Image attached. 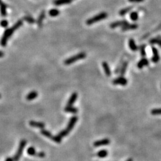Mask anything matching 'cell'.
<instances>
[{"label":"cell","instance_id":"cell-6","mask_svg":"<svg viewBox=\"0 0 161 161\" xmlns=\"http://www.w3.org/2000/svg\"><path fill=\"white\" fill-rule=\"evenodd\" d=\"M113 84L114 85H121L125 86L128 83V80L125 78L123 77H120L118 78L113 80L112 81Z\"/></svg>","mask_w":161,"mask_h":161},{"label":"cell","instance_id":"cell-21","mask_svg":"<svg viewBox=\"0 0 161 161\" xmlns=\"http://www.w3.org/2000/svg\"><path fill=\"white\" fill-rule=\"evenodd\" d=\"M107 155H108V152H107L106 150H101L98 152V153H97V156L100 158H104L106 157Z\"/></svg>","mask_w":161,"mask_h":161},{"label":"cell","instance_id":"cell-30","mask_svg":"<svg viewBox=\"0 0 161 161\" xmlns=\"http://www.w3.org/2000/svg\"><path fill=\"white\" fill-rule=\"evenodd\" d=\"M151 114L153 115H161V108L152 109L151 111Z\"/></svg>","mask_w":161,"mask_h":161},{"label":"cell","instance_id":"cell-29","mask_svg":"<svg viewBox=\"0 0 161 161\" xmlns=\"http://www.w3.org/2000/svg\"><path fill=\"white\" fill-rule=\"evenodd\" d=\"M130 18L132 21H136L138 19V14L137 12H134L131 13Z\"/></svg>","mask_w":161,"mask_h":161},{"label":"cell","instance_id":"cell-14","mask_svg":"<svg viewBox=\"0 0 161 161\" xmlns=\"http://www.w3.org/2000/svg\"><path fill=\"white\" fill-rule=\"evenodd\" d=\"M102 66L103 67V69L104 70V72H105L106 75L107 76V77H111V69H110L109 66V64H107L106 62H103L102 63Z\"/></svg>","mask_w":161,"mask_h":161},{"label":"cell","instance_id":"cell-35","mask_svg":"<svg viewBox=\"0 0 161 161\" xmlns=\"http://www.w3.org/2000/svg\"><path fill=\"white\" fill-rule=\"evenodd\" d=\"M5 161H14V159L13 158H7L6 159V160Z\"/></svg>","mask_w":161,"mask_h":161},{"label":"cell","instance_id":"cell-8","mask_svg":"<svg viewBox=\"0 0 161 161\" xmlns=\"http://www.w3.org/2000/svg\"><path fill=\"white\" fill-rule=\"evenodd\" d=\"M111 143V140L108 138H104V139L96 141L94 143V146L98 147L101 146H105V145H109Z\"/></svg>","mask_w":161,"mask_h":161},{"label":"cell","instance_id":"cell-1","mask_svg":"<svg viewBox=\"0 0 161 161\" xmlns=\"http://www.w3.org/2000/svg\"><path fill=\"white\" fill-rule=\"evenodd\" d=\"M22 25H23V21H22V20H20L17 21V22L15 24V25L13 26L12 28L6 29V30L4 31L3 36H2V39H1V46L2 47L6 46L8 38L12 36L13 33V32H15V31H16L17 29H19L20 27L22 26Z\"/></svg>","mask_w":161,"mask_h":161},{"label":"cell","instance_id":"cell-2","mask_svg":"<svg viewBox=\"0 0 161 161\" xmlns=\"http://www.w3.org/2000/svg\"><path fill=\"white\" fill-rule=\"evenodd\" d=\"M86 56H87V55H86V54L84 53V52L80 53L77 54V55H75V56H72V57H70L66 59V60H64V63L65 65H69V64H72V63H75V62L78 61V60L85 59Z\"/></svg>","mask_w":161,"mask_h":161},{"label":"cell","instance_id":"cell-10","mask_svg":"<svg viewBox=\"0 0 161 161\" xmlns=\"http://www.w3.org/2000/svg\"><path fill=\"white\" fill-rule=\"evenodd\" d=\"M138 28V25L137 24H130L128 23L125 25V26H122V31H126L129 30H135Z\"/></svg>","mask_w":161,"mask_h":161},{"label":"cell","instance_id":"cell-19","mask_svg":"<svg viewBox=\"0 0 161 161\" xmlns=\"http://www.w3.org/2000/svg\"><path fill=\"white\" fill-rule=\"evenodd\" d=\"M45 16H46V12L44 10V11H42V12H41V13L39 15L38 18L37 23H38V25L39 26H41L42 21H43L44 19L45 18Z\"/></svg>","mask_w":161,"mask_h":161},{"label":"cell","instance_id":"cell-26","mask_svg":"<svg viewBox=\"0 0 161 161\" xmlns=\"http://www.w3.org/2000/svg\"><path fill=\"white\" fill-rule=\"evenodd\" d=\"M59 13H60V12L57 9H56V8H53V9H51L49 11V15L51 17L57 16L59 15Z\"/></svg>","mask_w":161,"mask_h":161},{"label":"cell","instance_id":"cell-24","mask_svg":"<svg viewBox=\"0 0 161 161\" xmlns=\"http://www.w3.org/2000/svg\"><path fill=\"white\" fill-rule=\"evenodd\" d=\"M41 134H42L43 135L46 136V137L50 138V139H51L53 136L50 131L46 130V129H41Z\"/></svg>","mask_w":161,"mask_h":161},{"label":"cell","instance_id":"cell-31","mask_svg":"<svg viewBox=\"0 0 161 161\" xmlns=\"http://www.w3.org/2000/svg\"><path fill=\"white\" fill-rule=\"evenodd\" d=\"M140 53L141 55L143 57H145L146 55V50H145V48H146V45H142V46H140Z\"/></svg>","mask_w":161,"mask_h":161},{"label":"cell","instance_id":"cell-22","mask_svg":"<svg viewBox=\"0 0 161 161\" xmlns=\"http://www.w3.org/2000/svg\"><path fill=\"white\" fill-rule=\"evenodd\" d=\"M132 7H128L123 8V9L119 11V14L121 16H124V15H125L127 13H128V12H130L131 10H132Z\"/></svg>","mask_w":161,"mask_h":161},{"label":"cell","instance_id":"cell-9","mask_svg":"<svg viewBox=\"0 0 161 161\" xmlns=\"http://www.w3.org/2000/svg\"><path fill=\"white\" fill-rule=\"evenodd\" d=\"M128 23V22H127V20H123L116 21V22H113V23H112L111 24L110 27H111V28H117V27H118V26H124Z\"/></svg>","mask_w":161,"mask_h":161},{"label":"cell","instance_id":"cell-13","mask_svg":"<svg viewBox=\"0 0 161 161\" xmlns=\"http://www.w3.org/2000/svg\"><path fill=\"white\" fill-rule=\"evenodd\" d=\"M78 98V94L77 93H73L70 97L69 99L67 101V106H72L73 103L75 102Z\"/></svg>","mask_w":161,"mask_h":161},{"label":"cell","instance_id":"cell-37","mask_svg":"<svg viewBox=\"0 0 161 161\" xmlns=\"http://www.w3.org/2000/svg\"><path fill=\"white\" fill-rule=\"evenodd\" d=\"M126 161H133V160H132V159H131V158H129V159H128V160H127Z\"/></svg>","mask_w":161,"mask_h":161},{"label":"cell","instance_id":"cell-3","mask_svg":"<svg viewBox=\"0 0 161 161\" xmlns=\"http://www.w3.org/2000/svg\"><path fill=\"white\" fill-rule=\"evenodd\" d=\"M107 16H108V15H107V13L106 12L100 13L98 14V15L95 16L93 17L90 18V19L87 20L86 21V23H87L88 25H93V23H96V22H97L100 20H102L107 18Z\"/></svg>","mask_w":161,"mask_h":161},{"label":"cell","instance_id":"cell-27","mask_svg":"<svg viewBox=\"0 0 161 161\" xmlns=\"http://www.w3.org/2000/svg\"><path fill=\"white\" fill-rule=\"evenodd\" d=\"M150 43L152 44H158L161 47V38H155L150 41Z\"/></svg>","mask_w":161,"mask_h":161},{"label":"cell","instance_id":"cell-32","mask_svg":"<svg viewBox=\"0 0 161 161\" xmlns=\"http://www.w3.org/2000/svg\"><path fill=\"white\" fill-rule=\"evenodd\" d=\"M8 21L6 20H3L1 21V26L3 27V28H6V27L8 26Z\"/></svg>","mask_w":161,"mask_h":161},{"label":"cell","instance_id":"cell-17","mask_svg":"<svg viewBox=\"0 0 161 161\" xmlns=\"http://www.w3.org/2000/svg\"><path fill=\"white\" fill-rule=\"evenodd\" d=\"M38 93L35 91H33L32 92L29 93L28 95L26 96V99L29 101H31V100H32L35 98H36V97H38Z\"/></svg>","mask_w":161,"mask_h":161},{"label":"cell","instance_id":"cell-36","mask_svg":"<svg viewBox=\"0 0 161 161\" xmlns=\"http://www.w3.org/2000/svg\"><path fill=\"white\" fill-rule=\"evenodd\" d=\"M1 53V55H0V57H3V56H4V53H3V52H2V51H1V53Z\"/></svg>","mask_w":161,"mask_h":161},{"label":"cell","instance_id":"cell-11","mask_svg":"<svg viewBox=\"0 0 161 161\" xmlns=\"http://www.w3.org/2000/svg\"><path fill=\"white\" fill-rule=\"evenodd\" d=\"M29 125L31 127H36V128H41V129H44L45 127V124L41 122H36L34 121H31L29 122Z\"/></svg>","mask_w":161,"mask_h":161},{"label":"cell","instance_id":"cell-25","mask_svg":"<svg viewBox=\"0 0 161 161\" xmlns=\"http://www.w3.org/2000/svg\"><path fill=\"white\" fill-rule=\"evenodd\" d=\"M27 153L31 156H36V153H37L36 152L35 148L33 147H29L27 150Z\"/></svg>","mask_w":161,"mask_h":161},{"label":"cell","instance_id":"cell-4","mask_svg":"<svg viewBox=\"0 0 161 161\" xmlns=\"http://www.w3.org/2000/svg\"><path fill=\"white\" fill-rule=\"evenodd\" d=\"M26 141L25 140H21V142H20L19 146V148H18L17 151L16 153V155H15V156H14L13 158L14 161H18L19 160L21 156H22V153H23L24 148H25V147L26 146Z\"/></svg>","mask_w":161,"mask_h":161},{"label":"cell","instance_id":"cell-20","mask_svg":"<svg viewBox=\"0 0 161 161\" xmlns=\"http://www.w3.org/2000/svg\"><path fill=\"white\" fill-rule=\"evenodd\" d=\"M128 62L127 61L124 62L123 63L122 67H121V71H120V75H121V77H123V76L125 75V72H126V70L127 69V67H128Z\"/></svg>","mask_w":161,"mask_h":161},{"label":"cell","instance_id":"cell-15","mask_svg":"<svg viewBox=\"0 0 161 161\" xmlns=\"http://www.w3.org/2000/svg\"><path fill=\"white\" fill-rule=\"evenodd\" d=\"M64 111L66 112L72 113H77L78 112V109L77 107H73L72 106H66L64 108Z\"/></svg>","mask_w":161,"mask_h":161},{"label":"cell","instance_id":"cell-12","mask_svg":"<svg viewBox=\"0 0 161 161\" xmlns=\"http://www.w3.org/2000/svg\"><path fill=\"white\" fill-rule=\"evenodd\" d=\"M149 60L146 59V58H143L142 60H140L137 63V67L138 69H142L145 66L149 65Z\"/></svg>","mask_w":161,"mask_h":161},{"label":"cell","instance_id":"cell-28","mask_svg":"<svg viewBox=\"0 0 161 161\" xmlns=\"http://www.w3.org/2000/svg\"><path fill=\"white\" fill-rule=\"evenodd\" d=\"M23 20L31 24L34 23L35 22V20L31 16H25L23 17Z\"/></svg>","mask_w":161,"mask_h":161},{"label":"cell","instance_id":"cell-16","mask_svg":"<svg viewBox=\"0 0 161 161\" xmlns=\"http://www.w3.org/2000/svg\"><path fill=\"white\" fill-rule=\"evenodd\" d=\"M128 44H129V47L130 49L133 51H135L138 50V47L135 44V41L133 39H130L128 41Z\"/></svg>","mask_w":161,"mask_h":161},{"label":"cell","instance_id":"cell-34","mask_svg":"<svg viewBox=\"0 0 161 161\" xmlns=\"http://www.w3.org/2000/svg\"><path fill=\"white\" fill-rule=\"evenodd\" d=\"M143 1L144 0H128V1L131 2H140Z\"/></svg>","mask_w":161,"mask_h":161},{"label":"cell","instance_id":"cell-18","mask_svg":"<svg viewBox=\"0 0 161 161\" xmlns=\"http://www.w3.org/2000/svg\"><path fill=\"white\" fill-rule=\"evenodd\" d=\"M72 0H54V4L56 5H61L64 4H70Z\"/></svg>","mask_w":161,"mask_h":161},{"label":"cell","instance_id":"cell-7","mask_svg":"<svg viewBox=\"0 0 161 161\" xmlns=\"http://www.w3.org/2000/svg\"><path fill=\"white\" fill-rule=\"evenodd\" d=\"M152 50L153 54V56L152 58V61L153 63H157L160 60V56L159 55V52H158V49L153 47L152 48Z\"/></svg>","mask_w":161,"mask_h":161},{"label":"cell","instance_id":"cell-5","mask_svg":"<svg viewBox=\"0 0 161 161\" xmlns=\"http://www.w3.org/2000/svg\"><path fill=\"white\" fill-rule=\"evenodd\" d=\"M78 118L77 116H74L72 117V118L70 119V120H69V122L68 123V125H67V127L66 128V131H67L69 133L70 132V131L73 129V127H74L76 122L78 121Z\"/></svg>","mask_w":161,"mask_h":161},{"label":"cell","instance_id":"cell-23","mask_svg":"<svg viewBox=\"0 0 161 161\" xmlns=\"http://www.w3.org/2000/svg\"><path fill=\"white\" fill-rule=\"evenodd\" d=\"M1 15L2 16H5L7 15V5L6 4H4L2 1H1Z\"/></svg>","mask_w":161,"mask_h":161},{"label":"cell","instance_id":"cell-33","mask_svg":"<svg viewBox=\"0 0 161 161\" xmlns=\"http://www.w3.org/2000/svg\"><path fill=\"white\" fill-rule=\"evenodd\" d=\"M36 156H37V157H39V158H44L45 156H46V154H45L44 152H38V153H36Z\"/></svg>","mask_w":161,"mask_h":161}]
</instances>
